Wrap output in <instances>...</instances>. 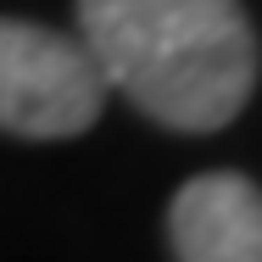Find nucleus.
<instances>
[{"label":"nucleus","instance_id":"obj_1","mask_svg":"<svg viewBox=\"0 0 262 262\" xmlns=\"http://www.w3.org/2000/svg\"><path fill=\"white\" fill-rule=\"evenodd\" d=\"M78 45L106 90L179 134H212L257 90V34L240 0H78Z\"/></svg>","mask_w":262,"mask_h":262},{"label":"nucleus","instance_id":"obj_2","mask_svg":"<svg viewBox=\"0 0 262 262\" xmlns=\"http://www.w3.org/2000/svg\"><path fill=\"white\" fill-rule=\"evenodd\" d=\"M106 78L90 51L56 28L0 17V128L23 140L84 134L106 112Z\"/></svg>","mask_w":262,"mask_h":262},{"label":"nucleus","instance_id":"obj_3","mask_svg":"<svg viewBox=\"0 0 262 262\" xmlns=\"http://www.w3.org/2000/svg\"><path fill=\"white\" fill-rule=\"evenodd\" d=\"M179 262H262V190L240 173H201L167 207Z\"/></svg>","mask_w":262,"mask_h":262}]
</instances>
